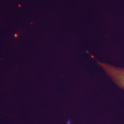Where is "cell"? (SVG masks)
I'll return each instance as SVG.
<instances>
[{
  "label": "cell",
  "instance_id": "obj_1",
  "mask_svg": "<svg viewBox=\"0 0 124 124\" xmlns=\"http://www.w3.org/2000/svg\"><path fill=\"white\" fill-rule=\"evenodd\" d=\"M113 81L124 90V68L117 67L106 63L98 62Z\"/></svg>",
  "mask_w": 124,
  "mask_h": 124
}]
</instances>
